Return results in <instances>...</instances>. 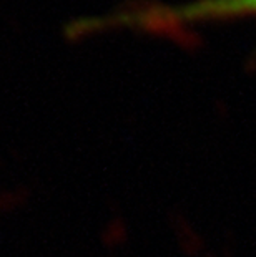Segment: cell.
I'll return each mask as SVG.
<instances>
[{
  "label": "cell",
  "mask_w": 256,
  "mask_h": 257,
  "mask_svg": "<svg viewBox=\"0 0 256 257\" xmlns=\"http://www.w3.org/2000/svg\"><path fill=\"white\" fill-rule=\"evenodd\" d=\"M246 15H256V0H190L185 4L156 2L80 19L68 25V34L72 37H80L110 29L172 34L182 27Z\"/></svg>",
  "instance_id": "1"
}]
</instances>
